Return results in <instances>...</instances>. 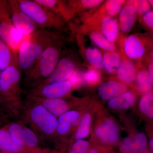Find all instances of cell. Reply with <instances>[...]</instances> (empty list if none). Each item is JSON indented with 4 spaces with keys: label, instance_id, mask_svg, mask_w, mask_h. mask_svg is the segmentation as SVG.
<instances>
[{
    "label": "cell",
    "instance_id": "1",
    "mask_svg": "<svg viewBox=\"0 0 153 153\" xmlns=\"http://www.w3.org/2000/svg\"><path fill=\"white\" fill-rule=\"evenodd\" d=\"M58 36L44 29H39L27 37L17 51V64L25 73L32 68L42 52L50 44L57 41Z\"/></svg>",
    "mask_w": 153,
    "mask_h": 153
},
{
    "label": "cell",
    "instance_id": "2",
    "mask_svg": "<svg viewBox=\"0 0 153 153\" xmlns=\"http://www.w3.org/2000/svg\"><path fill=\"white\" fill-rule=\"evenodd\" d=\"M21 70L17 65H12L1 71L0 104L14 115L19 112L21 105Z\"/></svg>",
    "mask_w": 153,
    "mask_h": 153
},
{
    "label": "cell",
    "instance_id": "3",
    "mask_svg": "<svg viewBox=\"0 0 153 153\" xmlns=\"http://www.w3.org/2000/svg\"><path fill=\"white\" fill-rule=\"evenodd\" d=\"M61 47L60 39L49 45L33 67L26 72L25 82L36 86L48 78L61 58Z\"/></svg>",
    "mask_w": 153,
    "mask_h": 153
},
{
    "label": "cell",
    "instance_id": "4",
    "mask_svg": "<svg viewBox=\"0 0 153 153\" xmlns=\"http://www.w3.org/2000/svg\"><path fill=\"white\" fill-rule=\"evenodd\" d=\"M20 10L26 14L39 29L54 28L61 30L65 25V19L59 14L44 7L34 0H18Z\"/></svg>",
    "mask_w": 153,
    "mask_h": 153
},
{
    "label": "cell",
    "instance_id": "5",
    "mask_svg": "<svg viewBox=\"0 0 153 153\" xmlns=\"http://www.w3.org/2000/svg\"><path fill=\"white\" fill-rule=\"evenodd\" d=\"M122 39V53L137 62H143L153 51V33L151 32L131 34Z\"/></svg>",
    "mask_w": 153,
    "mask_h": 153
},
{
    "label": "cell",
    "instance_id": "6",
    "mask_svg": "<svg viewBox=\"0 0 153 153\" xmlns=\"http://www.w3.org/2000/svg\"><path fill=\"white\" fill-rule=\"evenodd\" d=\"M33 105L27 110L30 122L43 135L51 137L55 135L57 119L41 105L31 103Z\"/></svg>",
    "mask_w": 153,
    "mask_h": 153
},
{
    "label": "cell",
    "instance_id": "7",
    "mask_svg": "<svg viewBox=\"0 0 153 153\" xmlns=\"http://www.w3.org/2000/svg\"><path fill=\"white\" fill-rule=\"evenodd\" d=\"M0 37L16 54L26 38L12 23L8 1H0Z\"/></svg>",
    "mask_w": 153,
    "mask_h": 153
},
{
    "label": "cell",
    "instance_id": "8",
    "mask_svg": "<svg viewBox=\"0 0 153 153\" xmlns=\"http://www.w3.org/2000/svg\"><path fill=\"white\" fill-rule=\"evenodd\" d=\"M8 1L11 21L15 27L26 38L35 33L38 29L37 25L20 10L16 1Z\"/></svg>",
    "mask_w": 153,
    "mask_h": 153
},
{
    "label": "cell",
    "instance_id": "9",
    "mask_svg": "<svg viewBox=\"0 0 153 153\" xmlns=\"http://www.w3.org/2000/svg\"><path fill=\"white\" fill-rule=\"evenodd\" d=\"M73 85L68 80L36 86L29 95L45 98H63L68 95Z\"/></svg>",
    "mask_w": 153,
    "mask_h": 153
},
{
    "label": "cell",
    "instance_id": "10",
    "mask_svg": "<svg viewBox=\"0 0 153 153\" xmlns=\"http://www.w3.org/2000/svg\"><path fill=\"white\" fill-rule=\"evenodd\" d=\"M89 29H96L100 31L108 41L114 43L119 38L120 29L118 21L114 17H102L97 21L85 25L83 31Z\"/></svg>",
    "mask_w": 153,
    "mask_h": 153
},
{
    "label": "cell",
    "instance_id": "11",
    "mask_svg": "<svg viewBox=\"0 0 153 153\" xmlns=\"http://www.w3.org/2000/svg\"><path fill=\"white\" fill-rule=\"evenodd\" d=\"M75 70V64L73 60L68 57H61L49 77L36 86L68 80Z\"/></svg>",
    "mask_w": 153,
    "mask_h": 153
},
{
    "label": "cell",
    "instance_id": "12",
    "mask_svg": "<svg viewBox=\"0 0 153 153\" xmlns=\"http://www.w3.org/2000/svg\"><path fill=\"white\" fill-rule=\"evenodd\" d=\"M30 102L41 105L56 117L68 111V102L63 98H45L29 95Z\"/></svg>",
    "mask_w": 153,
    "mask_h": 153
},
{
    "label": "cell",
    "instance_id": "13",
    "mask_svg": "<svg viewBox=\"0 0 153 153\" xmlns=\"http://www.w3.org/2000/svg\"><path fill=\"white\" fill-rule=\"evenodd\" d=\"M81 115L76 111H68L57 119L56 137L65 136L70 131L71 128L78 126L81 120Z\"/></svg>",
    "mask_w": 153,
    "mask_h": 153
},
{
    "label": "cell",
    "instance_id": "14",
    "mask_svg": "<svg viewBox=\"0 0 153 153\" xmlns=\"http://www.w3.org/2000/svg\"><path fill=\"white\" fill-rule=\"evenodd\" d=\"M121 54V60L116 72L117 76L120 82L126 85L131 84L135 81L137 65L134 61Z\"/></svg>",
    "mask_w": 153,
    "mask_h": 153
},
{
    "label": "cell",
    "instance_id": "15",
    "mask_svg": "<svg viewBox=\"0 0 153 153\" xmlns=\"http://www.w3.org/2000/svg\"><path fill=\"white\" fill-rule=\"evenodd\" d=\"M96 135L102 141L114 144L119 138V130L115 122L111 120H106L100 125L95 130Z\"/></svg>",
    "mask_w": 153,
    "mask_h": 153
},
{
    "label": "cell",
    "instance_id": "16",
    "mask_svg": "<svg viewBox=\"0 0 153 153\" xmlns=\"http://www.w3.org/2000/svg\"><path fill=\"white\" fill-rule=\"evenodd\" d=\"M148 145L146 136L143 133H138L123 140L120 146L123 153H140L146 149Z\"/></svg>",
    "mask_w": 153,
    "mask_h": 153
},
{
    "label": "cell",
    "instance_id": "17",
    "mask_svg": "<svg viewBox=\"0 0 153 153\" xmlns=\"http://www.w3.org/2000/svg\"><path fill=\"white\" fill-rule=\"evenodd\" d=\"M127 85L115 80H108L102 83L97 88V93L103 100H110L126 92Z\"/></svg>",
    "mask_w": 153,
    "mask_h": 153
},
{
    "label": "cell",
    "instance_id": "18",
    "mask_svg": "<svg viewBox=\"0 0 153 153\" xmlns=\"http://www.w3.org/2000/svg\"><path fill=\"white\" fill-rule=\"evenodd\" d=\"M137 18V11L134 7L125 3L119 15V25L122 33H128L133 27Z\"/></svg>",
    "mask_w": 153,
    "mask_h": 153
},
{
    "label": "cell",
    "instance_id": "19",
    "mask_svg": "<svg viewBox=\"0 0 153 153\" xmlns=\"http://www.w3.org/2000/svg\"><path fill=\"white\" fill-rule=\"evenodd\" d=\"M137 65L135 79L137 88L138 92L143 95L153 90V79L143 62H137Z\"/></svg>",
    "mask_w": 153,
    "mask_h": 153
},
{
    "label": "cell",
    "instance_id": "20",
    "mask_svg": "<svg viewBox=\"0 0 153 153\" xmlns=\"http://www.w3.org/2000/svg\"><path fill=\"white\" fill-rule=\"evenodd\" d=\"M12 65H17V55L0 37V70Z\"/></svg>",
    "mask_w": 153,
    "mask_h": 153
},
{
    "label": "cell",
    "instance_id": "21",
    "mask_svg": "<svg viewBox=\"0 0 153 153\" xmlns=\"http://www.w3.org/2000/svg\"><path fill=\"white\" fill-rule=\"evenodd\" d=\"M136 96L131 91H126L117 97L110 100L108 104L114 109H126L131 107L134 104Z\"/></svg>",
    "mask_w": 153,
    "mask_h": 153
},
{
    "label": "cell",
    "instance_id": "22",
    "mask_svg": "<svg viewBox=\"0 0 153 153\" xmlns=\"http://www.w3.org/2000/svg\"><path fill=\"white\" fill-rule=\"evenodd\" d=\"M88 33V36L94 44L106 52L117 51L114 43L107 40L100 31L96 29H89L83 31Z\"/></svg>",
    "mask_w": 153,
    "mask_h": 153
},
{
    "label": "cell",
    "instance_id": "23",
    "mask_svg": "<svg viewBox=\"0 0 153 153\" xmlns=\"http://www.w3.org/2000/svg\"><path fill=\"white\" fill-rule=\"evenodd\" d=\"M24 146L15 142L7 129L0 128V150L8 153H19Z\"/></svg>",
    "mask_w": 153,
    "mask_h": 153
},
{
    "label": "cell",
    "instance_id": "24",
    "mask_svg": "<svg viewBox=\"0 0 153 153\" xmlns=\"http://www.w3.org/2000/svg\"><path fill=\"white\" fill-rule=\"evenodd\" d=\"M102 0H81L66 2L68 11L71 16L76 13L88 9H92L101 5Z\"/></svg>",
    "mask_w": 153,
    "mask_h": 153
},
{
    "label": "cell",
    "instance_id": "25",
    "mask_svg": "<svg viewBox=\"0 0 153 153\" xmlns=\"http://www.w3.org/2000/svg\"><path fill=\"white\" fill-rule=\"evenodd\" d=\"M104 67L109 74L117 72L121 60V54L118 51L106 52L102 56Z\"/></svg>",
    "mask_w": 153,
    "mask_h": 153
},
{
    "label": "cell",
    "instance_id": "26",
    "mask_svg": "<svg viewBox=\"0 0 153 153\" xmlns=\"http://www.w3.org/2000/svg\"><path fill=\"white\" fill-rule=\"evenodd\" d=\"M138 108L145 117L153 120V90L142 96L139 102Z\"/></svg>",
    "mask_w": 153,
    "mask_h": 153
},
{
    "label": "cell",
    "instance_id": "27",
    "mask_svg": "<svg viewBox=\"0 0 153 153\" xmlns=\"http://www.w3.org/2000/svg\"><path fill=\"white\" fill-rule=\"evenodd\" d=\"M85 59L92 68L101 70L104 68L101 52L95 47H89L85 51Z\"/></svg>",
    "mask_w": 153,
    "mask_h": 153
},
{
    "label": "cell",
    "instance_id": "28",
    "mask_svg": "<svg viewBox=\"0 0 153 153\" xmlns=\"http://www.w3.org/2000/svg\"><path fill=\"white\" fill-rule=\"evenodd\" d=\"M91 123V117L90 114L86 113L83 115L75 132L74 136L75 139L77 140H82L88 135L90 132Z\"/></svg>",
    "mask_w": 153,
    "mask_h": 153
},
{
    "label": "cell",
    "instance_id": "29",
    "mask_svg": "<svg viewBox=\"0 0 153 153\" xmlns=\"http://www.w3.org/2000/svg\"><path fill=\"white\" fill-rule=\"evenodd\" d=\"M24 125L19 123H13L9 125L7 129L10 135L16 143L21 146H25L24 134Z\"/></svg>",
    "mask_w": 153,
    "mask_h": 153
},
{
    "label": "cell",
    "instance_id": "30",
    "mask_svg": "<svg viewBox=\"0 0 153 153\" xmlns=\"http://www.w3.org/2000/svg\"><path fill=\"white\" fill-rule=\"evenodd\" d=\"M126 4H130L134 7L137 11L139 19L143 16L152 10L149 1L146 0H130L126 1Z\"/></svg>",
    "mask_w": 153,
    "mask_h": 153
},
{
    "label": "cell",
    "instance_id": "31",
    "mask_svg": "<svg viewBox=\"0 0 153 153\" xmlns=\"http://www.w3.org/2000/svg\"><path fill=\"white\" fill-rule=\"evenodd\" d=\"M23 134L25 146L34 148L38 145L39 140L38 136L33 129L24 126Z\"/></svg>",
    "mask_w": 153,
    "mask_h": 153
},
{
    "label": "cell",
    "instance_id": "32",
    "mask_svg": "<svg viewBox=\"0 0 153 153\" xmlns=\"http://www.w3.org/2000/svg\"><path fill=\"white\" fill-rule=\"evenodd\" d=\"M100 74L98 70L93 68H89L82 74V79L88 84L95 85L99 82Z\"/></svg>",
    "mask_w": 153,
    "mask_h": 153
},
{
    "label": "cell",
    "instance_id": "33",
    "mask_svg": "<svg viewBox=\"0 0 153 153\" xmlns=\"http://www.w3.org/2000/svg\"><path fill=\"white\" fill-rule=\"evenodd\" d=\"M89 147V143L87 141L77 140L72 146L69 153H86Z\"/></svg>",
    "mask_w": 153,
    "mask_h": 153
},
{
    "label": "cell",
    "instance_id": "34",
    "mask_svg": "<svg viewBox=\"0 0 153 153\" xmlns=\"http://www.w3.org/2000/svg\"><path fill=\"white\" fill-rule=\"evenodd\" d=\"M139 20L140 24L148 32L153 33V10L148 12Z\"/></svg>",
    "mask_w": 153,
    "mask_h": 153
},
{
    "label": "cell",
    "instance_id": "35",
    "mask_svg": "<svg viewBox=\"0 0 153 153\" xmlns=\"http://www.w3.org/2000/svg\"><path fill=\"white\" fill-rule=\"evenodd\" d=\"M68 80L71 82L73 86L78 85L82 81V80H83L82 75L79 71L75 70L71 74Z\"/></svg>",
    "mask_w": 153,
    "mask_h": 153
},
{
    "label": "cell",
    "instance_id": "36",
    "mask_svg": "<svg viewBox=\"0 0 153 153\" xmlns=\"http://www.w3.org/2000/svg\"><path fill=\"white\" fill-rule=\"evenodd\" d=\"M147 70H148L149 74H150L151 77L153 79V60L150 57H148L147 58L143 61Z\"/></svg>",
    "mask_w": 153,
    "mask_h": 153
},
{
    "label": "cell",
    "instance_id": "37",
    "mask_svg": "<svg viewBox=\"0 0 153 153\" xmlns=\"http://www.w3.org/2000/svg\"><path fill=\"white\" fill-rule=\"evenodd\" d=\"M149 144L150 147L151 149L153 151V136L150 140Z\"/></svg>",
    "mask_w": 153,
    "mask_h": 153
},
{
    "label": "cell",
    "instance_id": "38",
    "mask_svg": "<svg viewBox=\"0 0 153 153\" xmlns=\"http://www.w3.org/2000/svg\"><path fill=\"white\" fill-rule=\"evenodd\" d=\"M88 153H98V152H97V151L96 150L92 149L89 151V152H88Z\"/></svg>",
    "mask_w": 153,
    "mask_h": 153
},
{
    "label": "cell",
    "instance_id": "39",
    "mask_svg": "<svg viewBox=\"0 0 153 153\" xmlns=\"http://www.w3.org/2000/svg\"><path fill=\"white\" fill-rule=\"evenodd\" d=\"M149 2L152 8H153V0H149Z\"/></svg>",
    "mask_w": 153,
    "mask_h": 153
},
{
    "label": "cell",
    "instance_id": "40",
    "mask_svg": "<svg viewBox=\"0 0 153 153\" xmlns=\"http://www.w3.org/2000/svg\"><path fill=\"white\" fill-rule=\"evenodd\" d=\"M150 57H151V58H152V59L153 60V52H152V54H151V55H150Z\"/></svg>",
    "mask_w": 153,
    "mask_h": 153
},
{
    "label": "cell",
    "instance_id": "41",
    "mask_svg": "<svg viewBox=\"0 0 153 153\" xmlns=\"http://www.w3.org/2000/svg\"><path fill=\"white\" fill-rule=\"evenodd\" d=\"M140 153H151L147 152H143Z\"/></svg>",
    "mask_w": 153,
    "mask_h": 153
},
{
    "label": "cell",
    "instance_id": "42",
    "mask_svg": "<svg viewBox=\"0 0 153 153\" xmlns=\"http://www.w3.org/2000/svg\"><path fill=\"white\" fill-rule=\"evenodd\" d=\"M1 70H0V76H1Z\"/></svg>",
    "mask_w": 153,
    "mask_h": 153
}]
</instances>
